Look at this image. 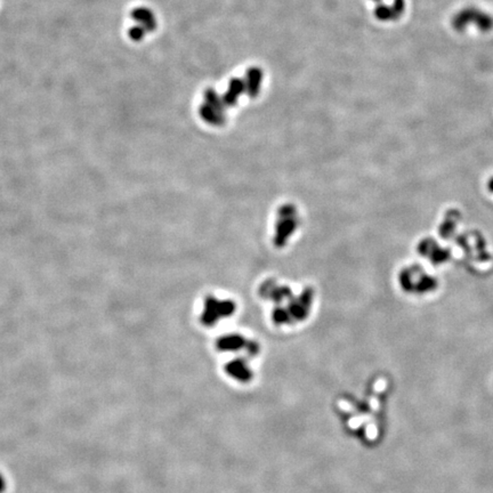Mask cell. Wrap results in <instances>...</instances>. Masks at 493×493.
I'll use <instances>...</instances> for the list:
<instances>
[{"label": "cell", "instance_id": "6da1fadb", "mask_svg": "<svg viewBox=\"0 0 493 493\" xmlns=\"http://www.w3.org/2000/svg\"><path fill=\"white\" fill-rule=\"evenodd\" d=\"M474 22L482 31H489L493 27V19L487 14L477 11L474 8H467L457 14L453 18V27L456 30H462L463 27Z\"/></svg>", "mask_w": 493, "mask_h": 493}]
</instances>
